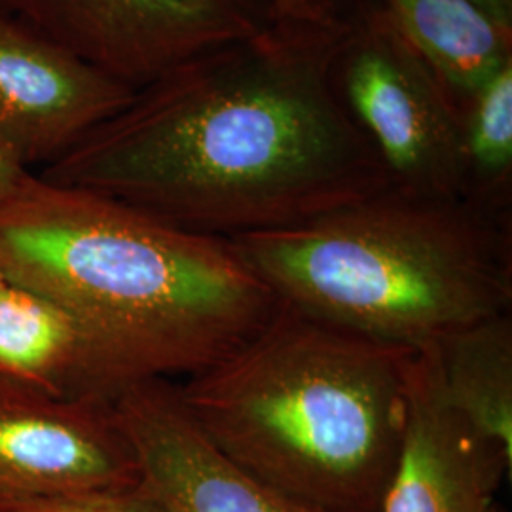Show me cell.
I'll return each instance as SVG.
<instances>
[{
	"label": "cell",
	"mask_w": 512,
	"mask_h": 512,
	"mask_svg": "<svg viewBox=\"0 0 512 512\" xmlns=\"http://www.w3.org/2000/svg\"><path fill=\"white\" fill-rule=\"evenodd\" d=\"M344 19L277 18L137 90L44 181L209 238L264 234L391 186L334 80Z\"/></svg>",
	"instance_id": "6da1fadb"
},
{
	"label": "cell",
	"mask_w": 512,
	"mask_h": 512,
	"mask_svg": "<svg viewBox=\"0 0 512 512\" xmlns=\"http://www.w3.org/2000/svg\"><path fill=\"white\" fill-rule=\"evenodd\" d=\"M0 272L73 311L137 382L215 365L279 304L228 239L37 173L0 202Z\"/></svg>",
	"instance_id": "7a4b0ae2"
},
{
	"label": "cell",
	"mask_w": 512,
	"mask_h": 512,
	"mask_svg": "<svg viewBox=\"0 0 512 512\" xmlns=\"http://www.w3.org/2000/svg\"><path fill=\"white\" fill-rule=\"evenodd\" d=\"M414 355L279 300L253 336L177 389L203 435L249 475L319 511L380 512Z\"/></svg>",
	"instance_id": "3957f363"
},
{
	"label": "cell",
	"mask_w": 512,
	"mask_h": 512,
	"mask_svg": "<svg viewBox=\"0 0 512 512\" xmlns=\"http://www.w3.org/2000/svg\"><path fill=\"white\" fill-rule=\"evenodd\" d=\"M277 300L420 353L511 313L512 215L387 186L323 217L228 239Z\"/></svg>",
	"instance_id": "277c9868"
},
{
	"label": "cell",
	"mask_w": 512,
	"mask_h": 512,
	"mask_svg": "<svg viewBox=\"0 0 512 512\" xmlns=\"http://www.w3.org/2000/svg\"><path fill=\"white\" fill-rule=\"evenodd\" d=\"M338 93L378 152L391 186L463 198V109L374 0L344 14Z\"/></svg>",
	"instance_id": "5b68a950"
},
{
	"label": "cell",
	"mask_w": 512,
	"mask_h": 512,
	"mask_svg": "<svg viewBox=\"0 0 512 512\" xmlns=\"http://www.w3.org/2000/svg\"><path fill=\"white\" fill-rule=\"evenodd\" d=\"M0 8L135 92L277 18L270 0H0Z\"/></svg>",
	"instance_id": "8992f818"
},
{
	"label": "cell",
	"mask_w": 512,
	"mask_h": 512,
	"mask_svg": "<svg viewBox=\"0 0 512 512\" xmlns=\"http://www.w3.org/2000/svg\"><path fill=\"white\" fill-rule=\"evenodd\" d=\"M137 486L139 465L114 403L0 380V503Z\"/></svg>",
	"instance_id": "52a82bcc"
},
{
	"label": "cell",
	"mask_w": 512,
	"mask_h": 512,
	"mask_svg": "<svg viewBox=\"0 0 512 512\" xmlns=\"http://www.w3.org/2000/svg\"><path fill=\"white\" fill-rule=\"evenodd\" d=\"M135 90L0 8V158L37 173L126 109Z\"/></svg>",
	"instance_id": "ba28073f"
},
{
	"label": "cell",
	"mask_w": 512,
	"mask_h": 512,
	"mask_svg": "<svg viewBox=\"0 0 512 512\" xmlns=\"http://www.w3.org/2000/svg\"><path fill=\"white\" fill-rule=\"evenodd\" d=\"M114 410L137 458L139 488L165 512H323L217 450L186 412L177 382L129 385Z\"/></svg>",
	"instance_id": "9c48e42d"
},
{
	"label": "cell",
	"mask_w": 512,
	"mask_h": 512,
	"mask_svg": "<svg viewBox=\"0 0 512 512\" xmlns=\"http://www.w3.org/2000/svg\"><path fill=\"white\" fill-rule=\"evenodd\" d=\"M512 461L446 404L435 348L414 355L408 423L380 512H505Z\"/></svg>",
	"instance_id": "30bf717a"
},
{
	"label": "cell",
	"mask_w": 512,
	"mask_h": 512,
	"mask_svg": "<svg viewBox=\"0 0 512 512\" xmlns=\"http://www.w3.org/2000/svg\"><path fill=\"white\" fill-rule=\"evenodd\" d=\"M0 380L103 403L139 384L73 311L10 281L0 287Z\"/></svg>",
	"instance_id": "8fae6325"
},
{
	"label": "cell",
	"mask_w": 512,
	"mask_h": 512,
	"mask_svg": "<svg viewBox=\"0 0 512 512\" xmlns=\"http://www.w3.org/2000/svg\"><path fill=\"white\" fill-rule=\"evenodd\" d=\"M461 109L512 61V27L475 0H374Z\"/></svg>",
	"instance_id": "7c38bea8"
},
{
	"label": "cell",
	"mask_w": 512,
	"mask_h": 512,
	"mask_svg": "<svg viewBox=\"0 0 512 512\" xmlns=\"http://www.w3.org/2000/svg\"><path fill=\"white\" fill-rule=\"evenodd\" d=\"M446 404L512 461V317L503 313L435 346Z\"/></svg>",
	"instance_id": "4fadbf2b"
},
{
	"label": "cell",
	"mask_w": 512,
	"mask_h": 512,
	"mask_svg": "<svg viewBox=\"0 0 512 512\" xmlns=\"http://www.w3.org/2000/svg\"><path fill=\"white\" fill-rule=\"evenodd\" d=\"M463 198L512 215V61L463 109Z\"/></svg>",
	"instance_id": "5bb4252c"
},
{
	"label": "cell",
	"mask_w": 512,
	"mask_h": 512,
	"mask_svg": "<svg viewBox=\"0 0 512 512\" xmlns=\"http://www.w3.org/2000/svg\"><path fill=\"white\" fill-rule=\"evenodd\" d=\"M0 512H165L139 486L122 492L61 495L0 503Z\"/></svg>",
	"instance_id": "9a60e30c"
},
{
	"label": "cell",
	"mask_w": 512,
	"mask_h": 512,
	"mask_svg": "<svg viewBox=\"0 0 512 512\" xmlns=\"http://www.w3.org/2000/svg\"><path fill=\"white\" fill-rule=\"evenodd\" d=\"M275 14L281 18H344L355 0H270Z\"/></svg>",
	"instance_id": "2e32d148"
},
{
	"label": "cell",
	"mask_w": 512,
	"mask_h": 512,
	"mask_svg": "<svg viewBox=\"0 0 512 512\" xmlns=\"http://www.w3.org/2000/svg\"><path fill=\"white\" fill-rule=\"evenodd\" d=\"M31 171H25L18 165L10 164L6 160L0 158V202L6 200L19 184L23 183V179L29 175Z\"/></svg>",
	"instance_id": "e0dca14e"
},
{
	"label": "cell",
	"mask_w": 512,
	"mask_h": 512,
	"mask_svg": "<svg viewBox=\"0 0 512 512\" xmlns=\"http://www.w3.org/2000/svg\"><path fill=\"white\" fill-rule=\"evenodd\" d=\"M490 16L512 27V0H475Z\"/></svg>",
	"instance_id": "ac0fdd59"
},
{
	"label": "cell",
	"mask_w": 512,
	"mask_h": 512,
	"mask_svg": "<svg viewBox=\"0 0 512 512\" xmlns=\"http://www.w3.org/2000/svg\"><path fill=\"white\" fill-rule=\"evenodd\" d=\"M4 283H6V277H4V274H2V272H0V287H2V285H4Z\"/></svg>",
	"instance_id": "d6986e66"
}]
</instances>
